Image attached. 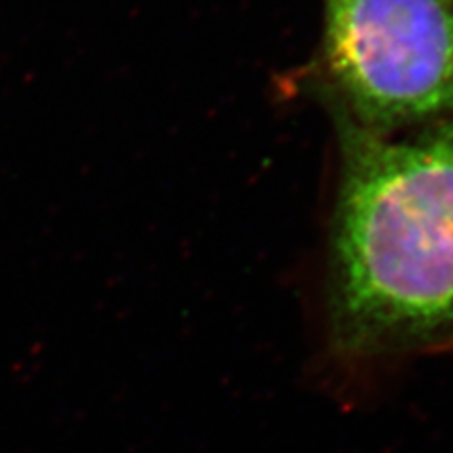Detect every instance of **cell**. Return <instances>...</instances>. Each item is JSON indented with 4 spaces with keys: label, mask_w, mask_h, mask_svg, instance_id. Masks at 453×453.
<instances>
[{
    "label": "cell",
    "mask_w": 453,
    "mask_h": 453,
    "mask_svg": "<svg viewBox=\"0 0 453 453\" xmlns=\"http://www.w3.org/2000/svg\"><path fill=\"white\" fill-rule=\"evenodd\" d=\"M329 321L348 356L453 340V123L376 134L338 125Z\"/></svg>",
    "instance_id": "cell-1"
},
{
    "label": "cell",
    "mask_w": 453,
    "mask_h": 453,
    "mask_svg": "<svg viewBox=\"0 0 453 453\" xmlns=\"http://www.w3.org/2000/svg\"><path fill=\"white\" fill-rule=\"evenodd\" d=\"M316 65L338 125L453 123V0H323Z\"/></svg>",
    "instance_id": "cell-2"
}]
</instances>
